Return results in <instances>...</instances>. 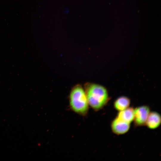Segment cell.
I'll return each instance as SVG.
<instances>
[{"instance_id":"cell-1","label":"cell","mask_w":161,"mask_h":161,"mask_svg":"<svg viewBox=\"0 0 161 161\" xmlns=\"http://www.w3.org/2000/svg\"><path fill=\"white\" fill-rule=\"evenodd\" d=\"M85 90L89 105L95 111L101 109L110 100L107 90L101 85L87 83L85 85Z\"/></svg>"},{"instance_id":"cell-2","label":"cell","mask_w":161,"mask_h":161,"mask_svg":"<svg viewBox=\"0 0 161 161\" xmlns=\"http://www.w3.org/2000/svg\"><path fill=\"white\" fill-rule=\"evenodd\" d=\"M70 109L75 113L85 116L88 113L89 104L85 90L80 85H77L71 90L69 95Z\"/></svg>"},{"instance_id":"cell-3","label":"cell","mask_w":161,"mask_h":161,"mask_svg":"<svg viewBox=\"0 0 161 161\" xmlns=\"http://www.w3.org/2000/svg\"><path fill=\"white\" fill-rule=\"evenodd\" d=\"M150 112L149 107L147 105H143L134 108L133 120L134 125L136 126L145 125Z\"/></svg>"},{"instance_id":"cell-4","label":"cell","mask_w":161,"mask_h":161,"mask_svg":"<svg viewBox=\"0 0 161 161\" xmlns=\"http://www.w3.org/2000/svg\"><path fill=\"white\" fill-rule=\"evenodd\" d=\"M130 124L123 121L116 117L111 122V129L112 132L116 134H123L129 130Z\"/></svg>"},{"instance_id":"cell-5","label":"cell","mask_w":161,"mask_h":161,"mask_svg":"<svg viewBox=\"0 0 161 161\" xmlns=\"http://www.w3.org/2000/svg\"><path fill=\"white\" fill-rule=\"evenodd\" d=\"M161 123V116L156 111L150 112L146 120L145 125L150 129L158 128Z\"/></svg>"},{"instance_id":"cell-6","label":"cell","mask_w":161,"mask_h":161,"mask_svg":"<svg viewBox=\"0 0 161 161\" xmlns=\"http://www.w3.org/2000/svg\"><path fill=\"white\" fill-rule=\"evenodd\" d=\"M134 109L133 107H129L118 112L116 117L123 121L131 123L134 119Z\"/></svg>"},{"instance_id":"cell-7","label":"cell","mask_w":161,"mask_h":161,"mask_svg":"<svg viewBox=\"0 0 161 161\" xmlns=\"http://www.w3.org/2000/svg\"><path fill=\"white\" fill-rule=\"evenodd\" d=\"M130 103V100L128 97L121 96L118 97L114 101V107L116 110L119 112L129 107Z\"/></svg>"},{"instance_id":"cell-8","label":"cell","mask_w":161,"mask_h":161,"mask_svg":"<svg viewBox=\"0 0 161 161\" xmlns=\"http://www.w3.org/2000/svg\"><path fill=\"white\" fill-rule=\"evenodd\" d=\"M69 10H68V9H66L65 10V13H68Z\"/></svg>"}]
</instances>
